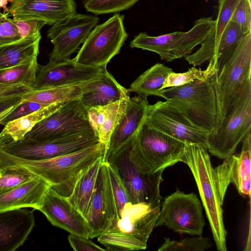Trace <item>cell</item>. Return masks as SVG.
<instances>
[{
	"instance_id": "cell-1",
	"label": "cell",
	"mask_w": 251,
	"mask_h": 251,
	"mask_svg": "<svg viewBox=\"0 0 251 251\" xmlns=\"http://www.w3.org/2000/svg\"><path fill=\"white\" fill-rule=\"evenodd\" d=\"M105 149L100 143L56 157L38 160L25 159L6 152L0 148V168L20 166L47 181L60 195L69 197L77 182L100 158Z\"/></svg>"
},
{
	"instance_id": "cell-2",
	"label": "cell",
	"mask_w": 251,
	"mask_h": 251,
	"mask_svg": "<svg viewBox=\"0 0 251 251\" xmlns=\"http://www.w3.org/2000/svg\"><path fill=\"white\" fill-rule=\"evenodd\" d=\"M161 202L125 204L119 218L112 221L98 237L107 251H138L147 248L155 227Z\"/></svg>"
},
{
	"instance_id": "cell-3",
	"label": "cell",
	"mask_w": 251,
	"mask_h": 251,
	"mask_svg": "<svg viewBox=\"0 0 251 251\" xmlns=\"http://www.w3.org/2000/svg\"><path fill=\"white\" fill-rule=\"evenodd\" d=\"M181 162L188 165L195 179L218 251H226L223 203L207 149L201 144H186Z\"/></svg>"
},
{
	"instance_id": "cell-4",
	"label": "cell",
	"mask_w": 251,
	"mask_h": 251,
	"mask_svg": "<svg viewBox=\"0 0 251 251\" xmlns=\"http://www.w3.org/2000/svg\"><path fill=\"white\" fill-rule=\"evenodd\" d=\"M155 96L166 99L196 126L210 133L216 131L217 106L211 77L160 90Z\"/></svg>"
},
{
	"instance_id": "cell-5",
	"label": "cell",
	"mask_w": 251,
	"mask_h": 251,
	"mask_svg": "<svg viewBox=\"0 0 251 251\" xmlns=\"http://www.w3.org/2000/svg\"><path fill=\"white\" fill-rule=\"evenodd\" d=\"M186 144L145 122L131 140L129 159L144 174H153L181 162Z\"/></svg>"
},
{
	"instance_id": "cell-6",
	"label": "cell",
	"mask_w": 251,
	"mask_h": 251,
	"mask_svg": "<svg viewBox=\"0 0 251 251\" xmlns=\"http://www.w3.org/2000/svg\"><path fill=\"white\" fill-rule=\"evenodd\" d=\"M251 128V79L242 84L229 107L220 126L210 134L208 151L220 159L235 153L239 144Z\"/></svg>"
},
{
	"instance_id": "cell-7",
	"label": "cell",
	"mask_w": 251,
	"mask_h": 251,
	"mask_svg": "<svg viewBox=\"0 0 251 251\" xmlns=\"http://www.w3.org/2000/svg\"><path fill=\"white\" fill-rule=\"evenodd\" d=\"M251 76V32L237 41L227 58L211 76L217 106L216 130L240 87Z\"/></svg>"
},
{
	"instance_id": "cell-8",
	"label": "cell",
	"mask_w": 251,
	"mask_h": 251,
	"mask_svg": "<svg viewBox=\"0 0 251 251\" xmlns=\"http://www.w3.org/2000/svg\"><path fill=\"white\" fill-rule=\"evenodd\" d=\"M124 16L116 14L90 32L74 58L79 64L106 68L118 54L128 37L124 25Z\"/></svg>"
},
{
	"instance_id": "cell-9",
	"label": "cell",
	"mask_w": 251,
	"mask_h": 251,
	"mask_svg": "<svg viewBox=\"0 0 251 251\" xmlns=\"http://www.w3.org/2000/svg\"><path fill=\"white\" fill-rule=\"evenodd\" d=\"M87 133L95 134L87 109L77 99L68 101L40 121L23 138L46 141Z\"/></svg>"
},
{
	"instance_id": "cell-10",
	"label": "cell",
	"mask_w": 251,
	"mask_h": 251,
	"mask_svg": "<svg viewBox=\"0 0 251 251\" xmlns=\"http://www.w3.org/2000/svg\"><path fill=\"white\" fill-rule=\"evenodd\" d=\"M204 225L201 203L197 196L177 190L163 201L155 227L165 226L176 232L200 236Z\"/></svg>"
},
{
	"instance_id": "cell-11",
	"label": "cell",
	"mask_w": 251,
	"mask_h": 251,
	"mask_svg": "<svg viewBox=\"0 0 251 251\" xmlns=\"http://www.w3.org/2000/svg\"><path fill=\"white\" fill-rule=\"evenodd\" d=\"M131 140L103 160L116 168L129 195L130 202H161L159 186L163 180L164 170L153 174L140 172L129 159Z\"/></svg>"
},
{
	"instance_id": "cell-12",
	"label": "cell",
	"mask_w": 251,
	"mask_h": 251,
	"mask_svg": "<svg viewBox=\"0 0 251 251\" xmlns=\"http://www.w3.org/2000/svg\"><path fill=\"white\" fill-rule=\"evenodd\" d=\"M145 123L185 144H201L208 150L211 133L193 125L179 110L166 101L149 104Z\"/></svg>"
},
{
	"instance_id": "cell-13",
	"label": "cell",
	"mask_w": 251,
	"mask_h": 251,
	"mask_svg": "<svg viewBox=\"0 0 251 251\" xmlns=\"http://www.w3.org/2000/svg\"><path fill=\"white\" fill-rule=\"evenodd\" d=\"M100 143L94 133L75 135L55 139L37 141L23 138L0 145V148L12 155L32 160L56 157Z\"/></svg>"
},
{
	"instance_id": "cell-14",
	"label": "cell",
	"mask_w": 251,
	"mask_h": 251,
	"mask_svg": "<svg viewBox=\"0 0 251 251\" xmlns=\"http://www.w3.org/2000/svg\"><path fill=\"white\" fill-rule=\"evenodd\" d=\"M99 21L96 16L75 12L52 25L47 32V37L53 45L49 62H60L70 59Z\"/></svg>"
},
{
	"instance_id": "cell-15",
	"label": "cell",
	"mask_w": 251,
	"mask_h": 251,
	"mask_svg": "<svg viewBox=\"0 0 251 251\" xmlns=\"http://www.w3.org/2000/svg\"><path fill=\"white\" fill-rule=\"evenodd\" d=\"M104 68L77 63L75 59L39 65L32 89L34 91L76 85L97 77Z\"/></svg>"
},
{
	"instance_id": "cell-16",
	"label": "cell",
	"mask_w": 251,
	"mask_h": 251,
	"mask_svg": "<svg viewBox=\"0 0 251 251\" xmlns=\"http://www.w3.org/2000/svg\"><path fill=\"white\" fill-rule=\"evenodd\" d=\"M241 151L224 159L214 168L221 201L223 203L226 193L230 183L234 184L243 197L251 198V133L244 138Z\"/></svg>"
},
{
	"instance_id": "cell-17",
	"label": "cell",
	"mask_w": 251,
	"mask_h": 251,
	"mask_svg": "<svg viewBox=\"0 0 251 251\" xmlns=\"http://www.w3.org/2000/svg\"><path fill=\"white\" fill-rule=\"evenodd\" d=\"M38 210L53 226L71 234L90 238L91 231L85 217L50 186L45 192Z\"/></svg>"
},
{
	"instance_id": "cell-18",
	"label": "cell",
	"mask_w": 251,
	"mask_h": 251,
	"mask_svg": "<svg viewBox=\"0 0 251 251\" xmlns=\"http://www.w3.org/2000/svg\"><path fill=\"white\" fill-rule=\"evenodd\" d=\"M75 12L74 0H14L7 13L15 20H36L52 25Z\"/></svg>"
},
{
	"instance_id": "cell-19",
	"label": "cell",
	"mask_w": 251,
	"mask_h": 251,
	"mask_svg": "<svg viewBox=\"0 0 251 251\" xmlns=\"http://www.w3.org/2000/svg\"><path fill=\"white\" fill-rule=\"evenodd\" d=\"M149 104L147 99L140 96L129 98L123 116L110 136L103 160L137 135L145 122Z\"/></svg>"
},
{
	"instance_id": "cell-20",
	"label": "cell",
	"mask_w": 251,
	"mask_h": 251,
	"mask_svg": "<svg viewBox=\"0 0 251 251\" xmlns=\"http://www.w3.org/2000/svg\"><path fill=\"white\" fill-rule=\"evenodd\" d=\"M35 225L33 211L26 208L0 212V251L22 246Z\"/></svg>"
},
{
	"instance_id": "cell-21",
	"label": "cell",
	"mask_w": 251,
	"mask_h": 251,
	"mask_svg": "<svg viewBox=\"0 0 251 251\" xmlns=\"http://www.w3.org/2000/svg\"><path fill=\"white\" fill-rule=\"evenodd\" d=\"M239 0H222L219 3L213 29L196 52L184 57L189 64L194 67L200 66L213 59L216 48Z\"/></svg>"
},
{
	"instance_id": "cell-22",
	"label": "cell",
	"mask_w": 251,
	"mask_h": 251,
	"mask_svg": "<svg viewBox=\"0 0 251 251\" xmlns=\"http://www.w3.org/2000/svg\"><path fill=\"white\" fill-rule=\"evenodd\" d=\"M129 93L104 68L97 77L91 80L90 90L83 93L79 99L88 109L113 103L129 96Z\"/></svg>"
},
{
	"instance_id": "cell-23",
	"label": "cell",
	"mask_w": 251,
	"mask_h": 251,
	"mask_svg": "<svg viewBox=\"0 0 251 251\" xmlns=\"http://www.w3.org/2000/svg\"><path fill=\"white\" fill-rule=\"evenodd\" d=\"M50 186L39 176L0 194V212L22 208L38 210L47 189Z\"/></svg>"
},
{
	"instance_id": "cell-24",
	"label": "cell",
	"mask_w": 251,
	"mask_h": 251,
	"mask_svg": "<svg viewBox=\"0 0 251 251\" xmlns=\"http://www.w3.org/2000/svg\"><path fill=\"white\" fill-rule=\"evenodd\" d=\"M101 168L106 201L107 227L112 221L120 218L124 206L130 201L116 168L103 159L101 162Z\"/></svg>"
},
{
	"instance_id": "cell-25",
	"label": "cell",
	"mask_w": 251,
	"mask_h": 251,
	"mask_svg": "<svg viewBox=\"0 0 251 251\" xmlns=\"http://www.w3.org/2000/svg\"><path fill=\"white\" fill-rule=\"evenodd\" d=\"M215 20L211 17H202L196 21L189 30L181 32L171 44L166 61L171 62L189 55L193 49L201 44L214 28Z\"/></svg>"
},
{
	"instance_id": "cell-26",
	"label": "cell",
	"mask_w": 251,
	"mask_h": 251,
	"mask_svg": "<svg viewBox=\"0 0 251 251\" xmlns=\"http://www.w3.org/2000/svg\"><path fill=\"white\" fill-rule=\"evenodd\" d=\"M41 39L39 33L0 46V69L13 67L37 57Z\"/></svg>"
},
{
	"instance_id": "cell-27",
	"label": "cell",
	"mask_w": 251,
	"mask_h": 251,
	"mask_svg": "<svg viewBox=\"0 0 251 251\" xmlns=\"http://www.w3.org/2000/svg\"><path fill=\"white\" fill-rule=\"evenodd\" d=\"M68 101L50 104L8 123L0 132V145L15 142L22 139L38 122L59 109Z\"/></svg>"
},
{
	"instance_id": "cell-28",
	"label": "cell",
	"mask_w": 251,
	"mask_h": 251,
	"mask_svg": "<svg viewBox=\"0 0 251 251\" xmlns=\"http://www.w3.org/2000/svg\"><path fill=\"white\" fill-rule=\"evenodd\" d=\"M106 211L104 177L101 164L86 217L91 231L89 238L98 237L106 229Z\"/></svg>"
},
{
	"instance_id": "cell-29",
	"label": "cell",
	"mask_w": 251,
	"mask_h": 251,
	"mask_svg": "<svg viewBox=\"0 0 251 251\" xmlns=\"http://www.w3.org/2000/svg\"><path fill=\"white\" fill-rule=\"evenodd\" d=\"M103 157L99 158L81 176L68 201L86 219L97 178Z\"/></svg>"
},
{
	"instance_id": "cell-30",
	"label": "cell",
	"mask_w": 251,
	"mask_h": 251,
	"mask_svg": "<svg viewBox=\"0 0 251 251\" xmlns=\"http://www.w3.org/2000/svg\"><path fill=\"white\" fill-rule=\"evenodd\" d=\"M91 80L76 85L32 91L23 95L24 100L50 105L79 99L90 89Z\"/></svg>"
},
{
	"instance_id": "cell-31",
	"label": "cell",
	"mask_w": 251,
	"mask_h": 251,
	"mask_svg": "<svg viewBox=\"0 0 251 251\" xmlns=\"http://www.w3.org/2000/svg\"><path fill=\"white\" fill-rule=\"evenodd\" d=\"M173 72L172 68L163 64L157 63L139 75L130 85L128 92H135L141 97L147 98L155 96L168 75Z\"/></svg>"
},
{
	"instance_id": "cell-32",
	"label": "cell",
	"mask_w": 251,
	"mask_h": 251,
	"mask_svg": "<svg viewBox=\"0 0 251 251\" xmlns=\"http://www.w3.org/2000/svg\"><path fill=\"white\" fill-rule=\"evenodd\" d=\"M39 66L37 57H35L22 64L0 69V83L32 88Z\"/></svg>"
},
{
	"instance_id": "cell-33",
	"label": "cell",
	"mask_w": 251,
	"mask_h": 251,
	"mask_svg": "<svg viewBox=\"0 0 251 251\" xmlns=\"http://www.w3.org/2000/svg\"><path fill=\"white\" fill-rule=\"evenodd\" d=\"M182 31H175L157 36H151L146 32H140L135 36L129 46L147 50L157 53L161 59L166 60L169 54L170 47L179 37Z\"/></svg>"
},
{
	"instance_id": "cell-34",
	"label": "cell",
	"mask_w": 251,
	"mask_h": 251,
	"mask_svg": "<svg viewBox=\"0 0 251 251\" xmlns=\"http://www.w3.org/2000/svg\"><path fill=\"white\" fill-rule=\"evenodd\" d=\"M129 98V95L115 102L105 106L104 121L98 134L100 143L104 147V154L107 150L110 136L123 116Z\"/></svg>"
},
{
	"instance_id": "cell-35",
	"label": "cell",
	"mask_w": 251,
	"mask_h": 251,
	"mask_svg": "<svg viewBox=\"0 0 251 251\" xmlns=\"http://www.w3.org/2000/svg\"><path fill=\"white\" fill-rule=\"evenodd\" d=\"M217 71L215 63L213 60H210L207 68L204 71L198 69L194 66L185 73H177L173 72L167 76L161 89L181 86L197 79L209 78L213 75Z\"/></svg>"
},
{
	"instance_id": "cell-36",
	"label": "cell",
	"mask_w": 251,
	"mask_h": 251,
	"mask_svg": "<svg viewBox=\"0 0 251 251\" xmlns=\"http://www.w3.org/2000/svg\"><path fill=\"white\" fill-rule=\"evenodd\" d=\"M38 176L20 166L0 168V194L11 190Z\"/></svg>"
},
{
	"instance_id": "cell-37",
	"label": "cell",
	"mask_w": 251,
	"mask_h": 251,
	"mask_svg": "<svg viewBox=\"0 0 251 251\" xmlns=\"http://www.w3.org/2000/svg\"><path fill=\"white\" fill-rule=\"evenodd\" d=\"M212 246L208 237L202 235L193 238H186L180 241L165 238L158 251H203Z\"/></svg>"
},
{
	"instance_id": "cell-38",
	"label": "cell",
	"mask_w": 251,
	"mask_h": 251,
	"mask_svg": "<svg viewBox=\"0 0 251 251\" xmlns=\"http://www.w3.org/2000/svg\"><path fill=\"white\" fill-rule=\"evenodd\" d=\"M139 0H85L86 10L94 14L118 12L127 9Z\"/></svg>"
},
{
	"instance_id": "cell-39",
	"label": "cell",
	"mask_w": 251,
	"mask_h": 251,
	"mask_svg": "<svg viewBox=\"0 0 251 251\" xmlns=\"http://www.w3.org/2000/svg\"><path fill=\"white\" fill-rule=\"evenodd\" d=\"M22 38L14 20L8 13L0 10V46L17 41Z\"/></svg>"
},
{
	"instance_id": "cell-40",
	"label": "cell",
	"mask_w": 251,
	"mask_h": 251,
	"mask_svg": "<svg viewBox=\"0 0 251 251\" xmlns=\"http://www.w3.org/2000/svg\"><path fill=\"white\" fill-rule=\"evenodd\" d=\"M230 21L239 25L244 34L251 32V0H239Z\"/></svg>"
},
{
	"instance_id": "cell-41",
	"label": "cell",
	"mask_w": 251,
	"mask_h": 251,
	"mask_svg": "<svg viewBox=\"0 0 251 251\" xmlns=\"http://www.w3.org/2000/svg\"><path fill=\"white\" fill-rule=\"evenodd\" d=\"M49 105L36 102L23 100L10 111L0 122V125L5 126L8 123L29 115Z\"/></svg>"
},
{
	"instance_id": "cell-42",
	"label": "cell",
	"mask_w": 251,
	"mask_h": 251,
	"mask_svg": "<svg viewBox=\"0 0 251 251\" xmlns=\"http://www.w3.org/2000/svg\"><path fill=\"white\" fill-rule=\"evenodd\" d=\"M14 20L22 38L38 35L42 27L47 25L45 22L36 20Z\"/></svg>"
},
{
	"instance_id": "cell-43",
	"label": "cell",
	"mask_w": 251,
	"mask_h": 251,
	"mask_svg": "<svg viewBox=\"0 0 251 251\" xmlns=\"http://www.w3.org/2000/svg\"><path fill=\"white\" fill-rule=\"evenodd\" d=\"M32 91V88L25 85H10L0 83V102L22 97Z\"/></svg>"
},
{
	"instance_id": "cell-44",
	"label": "cell",
	"mask_w": 251,
	"mask_h": 251,
	"mask_svg": "<svg viewBox=\"0 0 251 251\" xmlns=\"http://www.w3.org/2000/svg\"><path fill=\"white\" fill-rule=\"evenodd\" d=\"M68 239L72 248L76 251H107L95 244L89 238L70 234Z\"/></svg>"
},
{
	"instance_id": "cell-45",
	"label": "cell",
	"mask_w": 251,
	"mask_h": 251,
	"mask_svg": "<svg viewBox=\"0 0 251 251\" xmlns=\"http://www.w3.org/2000/svg\"><path fill=\"white\" fill-rule=\"evenodd\" d=\"M105 106H96L87 109L89 122L95 135L98 136L99 132L105 117Z\"/></svg>"
},
{
	"instance_id": "cell-46",
	"label": "cell",
	"mask_w": 251,
	"mask_h": 251,
	"mask_svg": "<svg viewBox=\"0 0 251 251\" xmlns=\"http://www.w3.org/2000/svg\"><path fill=\"white\" fill-rule=\"evenodd\" d=\"M22 97L0 102V117L5 115L22 100Z\"/></svg>"
},
{
	"instance_id": "cell-47",
	"label": "cell",
	"mask_w": 251,
	"mask_h": 251,
	"mask_svg": "<svg viewBox=\"0 0 251 251\" xmlns=\"http://www.w3.org/2000/svg\"><path fill=\"white\" fill-rule=\"evenodd\" d=\"M7 3L8 0H0V8L4 9V13L7 12L8 10V9L6 7Z\"/></svg>"
},
{
	"instance_id": "cell-48",
	"label": "cell",
	"mask_w": 251,
	"mask_h": 251,
	"mask_svg": "<svg viewBox=\"0 0 251 251\" xmlns=\"http://www.w3.org/2000/svg\"><path fill=\"white\" fill-rule=\"evenodd\" d=\"M4 116H2V117H0V122L1 121V120H2V119L3 118Z\"/></svg>"
},
{
	"instance_id": "cell-49",
	"label": "cell",
	"mask_w": 251,
	"mask_h": 251,
	"mask_svg": "<svg viewBox=\"0 0 251 251\" xmlns=\"http://www.w3.org/2000/svg\"><path fill=\"white\" fill-rule=\"evenodd\" d=\"M221 0H217L218 3H219L221 1Z\"/></svg>"
},
{
	"instance_id": "cell-50",
	"label": "cell",
	"mask_w": 251,
	"mask_h": 251,
	"mask_svg": "<svg viewBox=\"0 0 251 251\" xmlns=\"http://www.w3.org/2000/svg\"><path fill=\"white\" fill-rule=\"evenodd\" d=\"M9 0V1H13L14 0Z\"/></svg>"
}]
</instances>
